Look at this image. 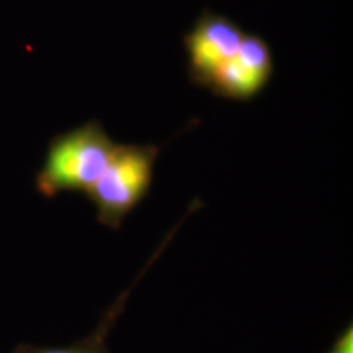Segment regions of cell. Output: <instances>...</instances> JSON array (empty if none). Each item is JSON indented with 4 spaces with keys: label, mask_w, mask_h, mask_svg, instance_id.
I'll return each instance as SVG.
<instances>
[{
    "label": "cell",
    "mask_w": 353,
    "mask_h": 353,
    "mask_svg": "<svg viewBox=\"0 0 353 353\" xmlns=\"http://www.w3.org/2000/svg\"><path fill=\"white\" fill-rule=\"evenodd\" d=\"M329 353H353V330L352 327L347 329L339 341L335 342V345L330 348Z\"/></svg>",
    "instance_id": "cell-6"
},
{
    "label": "cell",
    "mask_w": 353,
    "mask_h": 353,
    "mask_svg": "<svg viewBox=\"0 0 353 353\" xmlns=\"http://www.w3.org/2000/svg\"><path fill=\"white\" fill-rule=\"evenodd\" d=\"M114 149L117 143L97 120L54 136L37 175V190L46 198L63 192L87 195L107 169Z\"/></svg>",
    "instance_id": "cell-1"
},
{
    "label": "cell",
    "mask_w": 353,
    "mask_h": 353,
    "mask_svg": "<svg viewBox=\"0 0 353 353\" xmlns=\"http://www.w3.org/2000/svg\"><path fill=\"white\" fill-rule=\"evenodd\" d=\"M128 293H130V290H128L126 293L113 304V307L110 309L107 314L103 316V319H101L100 327L97 329L92 335H88L87 339H82V341L72 343V345L61 347V348H46V347H37V345H26L25 343V345L17 347L12 353H108L105 339H107V334L108 330L112 329L114 319H117L118 314L121 312Z\"/></svg>",
    "instance_id": "cell-5"
},
{
    "label": "cell",
    "mask_w": 353,
    "mask_h": 353,
    "mask_svg": "<svg viewBox=\"0 0 353 353\" xmlns=\"http://www.w3.org/2000/svg\"><path fill=\"white\" fill-rule=\"evenodd\" d=\"M275 72L270 44L259 34H247L237 54L211 79L208 90L228 100L247 101L257 97Z\"/></svg>",
    "instance_id": "cell-4"
},
{
    "label": "cell",
    "mask_w": 353,
    "mask_h": 353,
    "mask_svg": "<svg viewBox=\"0 0 353 353\" xmlns=\"http://www.w3.org/2000/svg\"><path fill=\"white\" fill-rule=\"evenodd\" d=\"M245 32L224 15L205 10L183 37L188 76L196 87L208 88L211 79L239 51Z\"/></svg>",
    "instance_id": "cell-3"
},
{
    "label": "cell",
    "mask_w": 353,
    "mask_h": 353,
    "mask_svg": "<svg viewBox=\"0 0 353 353\" xmlns=\"http://www.w3.org/2000/svg\"><path fill=\"white\" fill-rule=\"evenodd\" d=\"M159 151L154 144H117L107 169L87 193L97 208L99 223L121 228L123 219L151 190Z\"/></svg>",
    "instance_id": "cell-2"
}]
</instances>
